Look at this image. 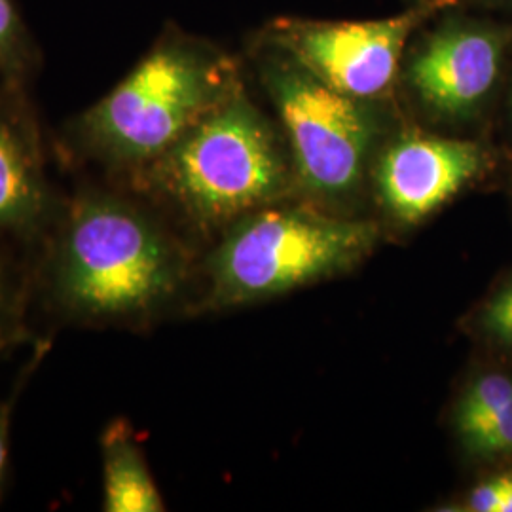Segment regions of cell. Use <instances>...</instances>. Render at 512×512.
Wrapping results in <instances>:
<instances>
[{
    "instance_id": "7",
    "label": "cell",
    "mask_w": 512,
    "mask_h": 512,
    "mask_svg": "<svg viewBox=\"0 0 512 512\" xmlns=\"http://www.w3.org/2000/svg\"><path fill=\"white\" fill-rule=\"evenodd\" d=\"M503 40L475 25L452 23L433 33L408 63V82L421 101L444 116H463L494 88Z\"/></svg>"
},
{
    "instance_id": "6",
    "label": "cell",
    "mask_w": 512,
    "mask_h": 512,
    "mask_svg": "<svg viewBox=\"0 0 512 512\" xmlns=\"http://www.w3.org/2000/svg\"><path fill=\"white\" fill-rule=\"evenodd\" d=\"M437 4L427 0L399 16L368 21H287L277 40L321 82L365 101L391 88L408 38Z\"/></svg>"
},
{
    "instance_id": "15",
    "label": "cell",
    "mask_w": 512,
    "mask_h": 512,
    "mask_svg": "<svg viewBox=\"0 0 512 512\" xmlns=\"http://www.w3.org/2000/svg\"><path fill=\"white\" fill-rule=\"evenodd\" d=\"M14 332V289L10 275L0 262V348Z\"/></svg>"
},
{
    "instance_id": "10",
    "label": "cell",
    "mask_w": 512,
    "mask_h": 512,
    "mask_svg": "<svg viewBox=\"0 0 512 512\" xmlns=\"http://www.w3.org/2000/svg\"><path fill=\"white\" fill-rule=\"evenodd\" d=\"M103 509L107 512H162L164 499L148 471L133 431L124 420L103 431Z\"/></svg>"
},
{
    "instance_id": "5",
    "label": "cell",
    "mask_w": 512,
    "mask_h": 512,
    "mask_svg": "<svg viewBox=\"0 0 512 512\" xmlns=\"http://www.w3.org/2000/svg\"><path fill=\"white\" fill-rule=\"evenodd\" d=\"M302 181L323 194L351 190L374 141V118L361 99L336 92L296 61L266 69Z\"/></svg>"
},
{
    "instance_id": "14",
    "label": "cell",
    "mask_w": 512,
    "mask_h": 512,
    "mask_svg": "<svg viewBox=\"0 0 512 512\" xmlns=\"http://www.w3.org/2000/svg\"><path fill=\"white\" fill-rule=\"evenodd\" d=\"M482 327L488 330L495 340L512 346V283L501 289L488 302L482 313Z\"/></svg>"
},
{
    "instance_id": "4",
    "label": "cell",
    "mask_w": 512,
    "mask_h": 512,
    "mask_svg": "<svg viewBox=\"0 0 512 512\" xmlns=\"http://www.w3.org/2000/svg\"><path fill=\"white\" fill-rule=\"evenodd\" d=\"M376 228L365 222L268 211L241 222L211 258L213 298L234 304L283 293L365 255Z\"/></svg>"
},
{
    "instance_id": "17",
    "label": "cell",
    "mask_w": 512,
    "mask_h": 512,
    "mask_svg": "<svg viewBox=\"0 0 512 512\" xmlns=\"http://www.w3.org/2000/svg\"><path fill=\"white\" fill-rule=\"evenodd\" d=\"M8 442H10V408L0 406V490L8 465Z\"/></svg>"
},
{
    "instance_id": "13",
    "label": "cell",
    "mask_w": 512,
    "mask_h": 512,
    "mask_svg": "<svg viewBox=\"0 0 512 512\" xmlns=\"http://www.w3.org/2000/svg\"><path fill=\"white\" fill-rule=\"evenodd\" d=\"M467 446L482 456L512 452V399L494 414L461 431Z\"/></svg>"
},
{
    "instance_id": "18",
    "label": "cell",
    "mask_w": 512,
    "mask_h": 512,
    "mask_svg": "<svg viewBox=\"0 0 512 512\" xmlns=\"http://www.w3.org/2000/svg\"><path fill=\"white\" fill-rule=\"evenodd\" d=\"M497 512H512V476L499 478V507Z\"/></svg>"
},
{
    "instance_id": "11",
    "label": "cell",
    "mask_w": 512,
    "mask_h": 512,
    "mask_svg": "<svg viewBox=\"0 0 512 512\" xmlns=\"http://www.w3.org/2000/svg\"><path fill=\"white\" fill-rule=\"evenodd\" d=\"M37 65V44L16 0H0V82L25 86Z\"/></svg>"
},
{
    "instance_id": "3",
    "label": "cell",
    "mask_w": 512,
    "mask_h": 512,
    "mask_svg": "<svg viewBox=\"0 0 512 512\" xmlns=\"http://www.w3.org/2000/svg\"><path fill=\"white\" fill-rule=\"evenodd\" d=\"M131 175L196 222L222 224L275 196L285 169L272 131L236 92Z\"/></svg>"
},
{
    "instance_id": "16",
    "label": "cell",
    "mask_w": 512,
    "mask_h": 512,
    "mask_svg": "<svg viewBox=\"0 0 512 512\" xmlns=\"http://www.w3.org/2000/svg\"><path fill=\"white\" fill-rule=\"evenodd\" d=\"M471 511L475 512H497L499 507V478L480 484L475 488L469 499Z\"/></svg>"
},
{
    "instance_id": "9",
    "label": "cell",
    "mask_w": 512,
    "mask_h": 512,
    "mask_svg": "<svg viewBox=\"0 0 512 512\" xmlns=\"http://www.w3.org/2000/svg\"><path fill=\"white\" fill-rule=\"evenodd\" d=\"M50 213L44 148L25 86L0 82V230L35 232Z\"/></svg>"
},
{
    "instance_id": "8",
    "label": "cell",
    "mask_w": 512,
    "mask_h": 512,
    "mask_svg": "<svg viewBox=\"0 0 512 512\" xmlns=\"http://www.w3.org/2000/svg\"><path fill=\"white\" fill-rule=\"evenodd\" d=\"M482 164L475 143L412 133L385 150L378 188L397 219L418 222L456 196Z\"/></svg>"
},
{
    "instance_id": "12",
    "label": "cell",
    "mask_w": 512,
    "mask_h": 512,
    "mask_svg": "<svg viewBox=\"0 0 512 512\" xmlns=\"http://www.w3.org/2000/svg\"><path fill=\"white\" fill-rule=\"evenodd\" d=\"M512 399V380L503 374H488L467 389L456 412L458 431L475 425Z\"/></svg>"
},
{
    "instance_id": "2",
    "label": "cell",
    "mask_w": 512,
    "mask_h": 512,
    "mask_svg": "<svg viewBox=\"0 0 512 512\" xmlns=\"http://www.w3.org/2000/svg\"><path fill=\"white\" fill-rule=\"evenodd\" d=\"M236 90L232 63L198 40L164 37L107 95L74 116L67 145L107 171L154 162Z\"/></svg>"
},
{
    "instance_id": "1",
    "label": "cell",
    "mask_w": 512,
    "mask_h": 512,
    "mask_svg": "<svg viewBox=\"0 0 512 512\" xmlns=\"http://www.w3.org/2000/svg\"><path fill=\"white\" fill-rule=\"evenodd\" d=\"M181 264L164 232L109 190H84L67 205L48 256V293L76 323L122 325L175 291Z\"/></svg>"
}]
</instances>
